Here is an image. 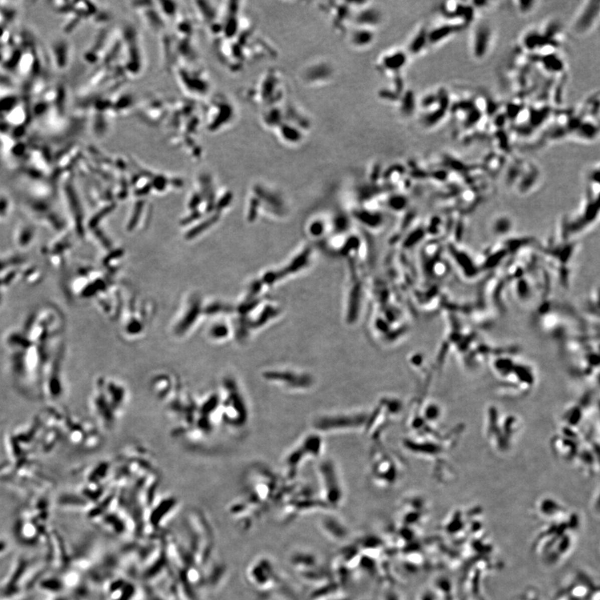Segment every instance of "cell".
<instances>
[{
  "mask_svg": "<svg viewBox=\"0 0 600 600\" xmlns=\"http://www.w3.org/2000/svg\"><path fill=\"white\" fill-rule=\"evenodd\" d=\"M599 12V2L586 3L585 7L581 10L574 24V30L579 35H583L591 30L597 21Z\"/></svg>",
  "mask_w": 600,
  "mask_h": 600,
  "instance_id": "obj_1",
  "label": "cell"
},
{
  "mask_svg": "<svg viewBox=\"0 0 600 600\" xmlns=\"http://www.w3.org/2000/svg\"><path fill=\"white\" fill-rule=\"evenodd\" d=\"M492 31L489 26L485 24L477 25L476 30L473 35V53L475 57L481 59L486 55L491 43Z\"/></svg>",
  "mask_w": 600,
  "mask_h": 600,
  "instance_id": "obj_2",
  "label": "cell"
},
{
  "mask_svg": "<svg viewBox=\"0 0 600 600\" xmlns=\"http://www.w3.org/2000/svg\"><path fill=\"white\" fill-rule=\"evenodd\" d=\"M517 4H518V5H519L518 9H519V11L524 13L528 12V11H529V10H531L532 9H533V5H535L536 3L523 2V1H521V2H518Z\"/></svg>",
  "mask_w": 600,
  "mask_h": 600,
  "instance_id": "obj_3",
  "label": "cell"
}]
</instances>
